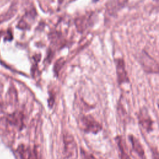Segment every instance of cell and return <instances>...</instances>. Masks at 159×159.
Wrapping results in <instances>:
<instances>
[{
  "label": "cell",
  "instance_id": "1",
  "mask_svg": "<svg viewBox=\"0 0 159 159\" xmlns=\"http://www.w3.org/2000/svg\"><path fill=\"white\" fill-rule=\"evenodd\" d=\"M80 129L85 132L97 134L102 129L101 125L91 115H84L80 117Z\"/></svg>",
  "mask_w": 159,
  "mask_h": 159
},
{
  "label": "cell",
  "instance_id": "2",
  "mask_svg": "<svg viewBox=\"0 0 159 159\" xmlns=\"http://www.w3.org/2000/svg\"><path fill=\"white\" fill-rule=\"evenodd\" d=\"M64 154L67 158H74L77 156V145L73 137L69 134H66L63 137Z\"/></svg>",
  "mask_w": 159,
  "mask_h": 159
},
{
  "label": "cell",
  "instance_id": "3",
  "mask_svg": "<svg viewBox=\"0 0 159 159\" xmlns=\"http://www.w3.org/2000/svg\"><path fill=\"white\" fill-rule=\"evenodd\" d=\"M17 150L21 159H39L37 150L25 145H20Z\"/></svg>",
  "mask_w": 159,
  "mask_h": 159
},
{
  "label": "cell",
  "instance_id": "4",
  "mask_svg": "<svg viewBox=\"0 0 159 159\" xmlns=\"http://www.w3.org/2000/svg\"><path fill=\"white\" fill-rule=\"evenodd\" d=\"M139 121L140 125L147 131L150 132L153 129V120L145 109L140 111L139 115Z\"/></svg>",
  "mask_w": 159,
  "mask_h": 159
},
{
  "label": "cell",
  "instance_id": "5",
  "mask_svg": "<svg viewBox=\"0 0 159 159\" xmlns=\"http://www.w3.org/2000/svg\"><path fill=\"white\" fill-rule=\"evenodd\" d=\"M116 73L117 80L119 84L124 83L129 81L128 76L125 68V63L122 59H117L116 61Z\"/></svg>",
  "mask_w": 159,
  "mask_h": 159
},
{
  "label": "cell",
  "instance_id": "6",
  "mask_svg": "<svg viewBox=\"0 0 159 159\" xmlns=\"http://www.w3.org/2000/svg\"><path fill=\"white\" fill-rule=\"evenodd\" d=\"M129 139L130 141L132 150L137 156L139 159H145V151L140 141L132 135L129 136Z\"/></svg>",
  "mask_w": 159,
  "mask_h": 159
},
{
  "label": "cell",
  "instance_id": "7",
  "mask_svg": "<svg viewBox=\"0 0 159 159\" xmlns=\"http://www.w3.org/2000/svg\"><path fill=\"white\" fill-rule=\"evenodd\" d=\"M116 140L120 151V159H129L125 140L120 136H118L116 139Z\"/></svg>",
  "mask_w": 159,
  "mask_h": 159
},
{
  "label": "cell",
  "instance_id": "8",
  "mask_svg": "<svg viewBox=\"0 0 159 159\" xmlns=\"http://www.w3.org/2000/svg\"><path fill=\"white\" fill-rule=\"evenodd\" d=\"M64 62L65 61L63 58H60L55 62V64L54 65V71L56 74L58 73V72L63 66Z\"/></svg>",
  "mask_w": 159,
  "mask_h": 159
},
{
  "label": "cell",
  "instance_id": "9",
  "mask_svg": "<svg viewBox=\"0 0 159 159\" xmlns=\"http://www.w3.org/2000/svg\"><path fill=\"white\" fill-rule=\"evenodd\" d=\"M80 153L82 159H96L91 153L88 152L86 150L83 148L81 149Z\"/></svg>",
  "mask_w": 159,
  "mask_h": 159
}]
</instances>
